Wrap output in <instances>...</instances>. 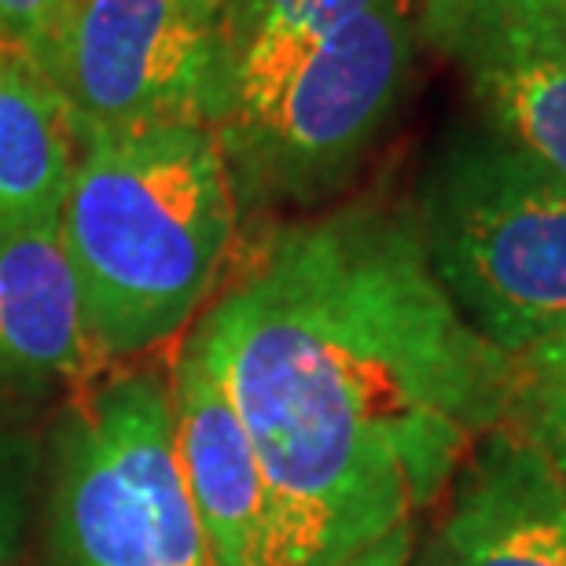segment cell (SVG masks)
Wrapping results in <instances>:
<instances>
[{
	"instance_id": "6da1fadb",
	"label": "cell",
	"mask_w": 566,
	"mask_h": 566,
	"mask_svg": "<svg viewBox=\"0 0 566 566\" xmlns=\"http://www.w3.org/2000/svg\"><path fill=\"white\" fill-rule=\"evenodd\" d=\"M188 338L262 460V566H346L416 523L518 394L379 196L273 229Z\"/></svg>"
},
{
	"instance_id": "7a4b0ae2",
	"label": "cell",
	"mask_w": 566,
	"mask_h": 566,
	"mask_svg": "<svg viewBox=\"0 0 566 566\" xmlns=\"http://www.w3.org/2000/svg\"><path fill=\"white\" fill-rule=\"evenodd\" d=\"M60 232L104 360L169 343L229 269L240 202L207 122L96 133L77 147Z\"/></svg>"
},
{
	"instance_id": "3957f363",
	"label": "cell",
	"mask_w": 566,
	"mask_h": 566,
	"mask_svg": "<svg viewBox=\"0 0 566 566\" xmlns=\"http://www.w3.org/2000/svg\"><path fill=\"white\" fill-rule=\"evenodd\" d=\"M430 273L512 360L566 332V180L496 137L441 144L416 199Z\"/></svg>"
},
{
	"instance_id": "277c9868",
	"label": "cell",
	"mask_w": 566,
	"mask_h": 566,
	"mask_svg": "<svg viewBox=\"0 0 566 566\" xmlns=\"http://www.w3.org/2000/svg\"><path fill=\"white\" fill-rule=\"evenodd\" d=\"M52 566H213L174 441L169 379L122 371L55 438Z\"/></svg>"
},
{
	"instance_id": "5b68a950",
	"label": "cell",
	"mask_w": 566,
	"mask_h": 566,
	"mask_svg": "<svg viewBox=\"0 0 566 566\" xmlns=\"http://www.w3.org/2000/svg\"><path fill=\"white\" fill-rule=\"evenodd\" d=\"M416 38L420 0H379L316 41L254 118L221 129L240 213L335 196L398 115Z\"/></svg>"
},
{
	"instance_id": "8992f818",
	"label": "cell",
	"mask_w": 566,
	"mask_h": 566,
	"mask_svg": "<svg viewBox=\"0 0 566 566\" xmlns=\"http://www.w3.org/2000/svg\"><path fill=\"white\" fill-rule=\"evenodd\" d=\"M213 27L196 0H66L38 71L77 140L155 122H207Z\"/></svg>"
},
{
	"instance_id": "52a82bcc",
	"label": "cell",
	"mask_w": 566,
	"mask_h": 566,
	"mask_svg": "<svg viewBox=\"0 0 566 566\" xmlns=\"http://www.w3.org/2000/svg\"><path fill=\"white\" fill-rule=\"evenodd\" d=\"M420 38L460 71L485 129L566 180L563 0H420Z\"/></svg>"
},
{
	"instance_id": "ba28073f",
	"label": "cell",
	"mask_w": 566,
	"mask_h": 566,
	"mask_svg": "<svg viewBox=\"0 0 566 566\" xmlns=\"http://www.w3.org/2000/svg\"><path fill=\"white\" fill-rule=\"evenodd\" d=\"M434 545L441 566H566V490L515 416L463 460Z\"/></svg>"
},
{
	"instance_id": "9c48e42d",
	"label": "cell",
	"mask_w": 566,
	"mask_h": 566,
	"mask_svg": "<svg viewBox=\"0 0 566 566\" xmlns=\"http://www.w3.org/2000/svg\"><path fill=\"white\" fill-rule=\"evenodd\" d=\"M169 401L180 474L213 566H262L269 530L262 460L235 405L191 338H185L174 360Z\"/></svg>"
},
{
	"instance_id": "30bf717a",
	"label": "cell",
	"mask_w": 566,
	"mask_h": 566,
	"mask_svg": "<svg viewBox=\"0 0 566 566\" xmlns=\"http://www.w3.org/2000/svg\"><path fill=\"white\" fill-rule=\"evenodd\" d=\"M99 360L60 221L0 232V376L85 379Z\"/></svg>"
},
{
	"instance_id": "8fae6325",
	"label": "cell",
	"mask_w": 566,
	"mask_h": 566,
	"mask_svg": "<svg viewBox=\"0 0 566 566\" xmlns=\"http://www.w3.org/2000/svg\"><path fill=\"white\" fill-rule=\"evenodd\" d=\"M77 147L49 82L22 55L0 52V232L60 221Z\"/></svg>"
},
{
	"instance_id": "7c38bea8",
	"label": "cell",
	"mask_w": 566,
	"mask_h": 566,
	"mask_svg": "<svg viewBox=\"0 0 566 566\" xmlns=\"http://www.w3.org/2000/svg\"><path fill=\"white\" fill-rule=\"evenodd\" d=\"M512 416L541 446L566 490V387H548V382H530L518 376Z\"/></svg>"
},
{
	"instance_id": "4fadbf2b",
	"label": "cell",
	"mask_w": 566,
	"mask_h": 566,
	"mask_svg": "<svg viewBox=\"0 0 566 566\" xmlns=\"http://www.w3.org/2000/svg\"><path fill=\"white\" fill-rule=\"evenodd\" d=\"M63 8L66 0H0V44L30 63L49 41Z\"/></svg>"
},
{
	"instance_id": "5bb4252c",
	"label": "cell",
	"mask_w": 566,
	"mask_h": 566,
	"mask_svg": "<svg viewBox=\"0 0 566 566\" xmlns=\"http://www.w3.org/2000/svg\"><path fill=\"white\" fill-rule=\"evenodd\" d=\"M518 376L530 382H548V387H566V332L530 349L526 357L515 360Z\"/></svg>"
},
{
	"instance_id": "9a60e30c",
	"label": "cell",
	"mask_w": 566,
	"mask_h": 566,
	"mask_svg": "<svg viewBox=\"0 0 566 566\" xmlns=\"http://www.w3.org/2000/svg\"><path fill=\"white\" fill-rule=\"evenodd\" d=\"M416 556V523L390 530L387 537L354 556L346 566H409Z\"/></svg>"
},
{
	"instance_id": "2e32d148",
	"label": "cell",
	"mask_w": 566,
	"mask_h": 566,
	"mask_svg": "<svg viewBox=\"0 0 566 566\" xmlns=\"http://www.w3.org/2000/svg\"><path fill=\"white\" fill-rule=\"evenodd\" d=\"M376 4L379 0H316V30H321V38H327L335 27L365 15V11Z\"/></svg>"
},
{
	"instance_id": "e0dca14e",
	"label": "cell",
	"mask_w": 566,
	"mask_h": 566,
	"mask_svg": "<svg viewBox=\"0 0 566 566\" xmlns=\"http://www.w3.org/2000/svg\"><path fill=\"white\" fill-rule=\"evenodd\" d=\"M11 552H15V504L0 482V566L11 563Z\"/></svg>"
},
{
	"instance_id": "ac0fdd59",
	"label": "cell",
	"mask_w": 566,
	"mask_h": 566,
	"mask_svg": "<svg viewBox=\"0 0 566 566\" xmlns=\"http://www.w3.org/2000/svg\"><path fill=\"white\" fill-rule=\"evenodd\" d=\"M409 566H441V556H438V545H434V541H430V545H423V552H420V556H412Z\"/></svg>"
},
{
	"instance_id": "d6986e66",
	"label": "cell",
	"mask_w": 566,
	"mask_h": 566,
	"mask_svg": "<svg viewBox=\"0 0 566 566\" xmlns=\"http://www.w3.org/2000/svg\"><path fill=\"white\" fill-rule=\"evenodd\" d=\"M196 4H199V8H207V11H213V15L221 11V0H196Z\"/></svg>"
},
{
	"instance_id": "ffe728a7",
	"label": "cell",
	"mask_w": 566,
	"mask_h": 566,
	"mask_svg": "<svg viewBox=\"0 0 566 566\" xmlns=\"http://www.w3.org/2000/svg\"><path fill=\"white\" fill-rule=\"evenodd\" d=\"M0 52H8V49H4V44H0Z\"/></svg>"
},
{
	"instance_id": "44dd1931",
	"label": "cell",
	"mask_w": 566,
	"mask_h": 566,
	"mask_svg": "<svg viewBox=\"0 0 566 566\" xmlns=\"http://www.w3.org/2000/svg\"><path fill=\"white\" fill-rule=\"evenodd\" d=\"M563 8H566V0H563Z\"/></svg>"
}]
</instances>
